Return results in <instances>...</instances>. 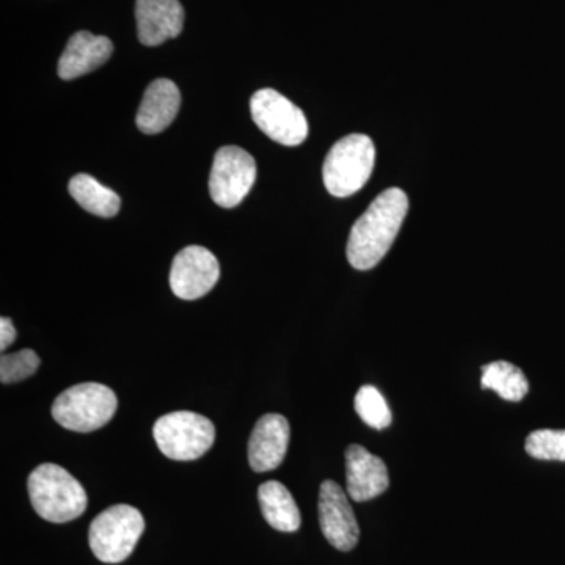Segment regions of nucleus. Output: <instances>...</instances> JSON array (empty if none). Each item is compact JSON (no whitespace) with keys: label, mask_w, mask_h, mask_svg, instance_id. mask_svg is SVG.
Wrapping results in <instances>:
<instances>
[{"label":"nucleus","mask_w":565,"mask_h":565,"mask_svg":"<svg viewBox=\"0 0 565 565\" xmlns=\"http://www.w3.org/2000/svg\"><path fill=\"white\" fill-rule=\"evenodd\" d=\"M408 211L407 193L392 188L370 204L349 234L348 259L353 269L370 270L390 252Z\"/></svg>","instance_id":"nucleus-1"},{"label":"nucleus","mask_w":565,"mask_h":565,"mask_svg":"<svg viewBox=\"0 0 565 565\" xmlns=\"http://www.w3.org/2000/svg\"><path fill=\"white\" fill-rule=\"evenodd\" d=\"M28 487L33 509L47 522L68 523L87 509L84 487L61 465H39L29 476Z\"/></svg>","instance_id":"nucleus-2"},{"label":"nucleus","mask_w":565,"mask_h":565,"mask_svg":"<svg viewBox=\"0 0 565 565\" xmlns=\"http://www.w3.org/2000/svg\"><path fill=\"white\" fill-rule=\"evenodd\" d=\"M375 163L374 141L364 134H351L333 145L323 162V184L330 195L348 199L362 191Z\"/></svg>","instance_id":"nucleus-3"},{"label":"nucleus","mask_w":565,"mask_h":565,"mask_svg":"<svg viewBox=\"0 0 565 565\" xmlns=\"http://www.w3.org/2000/svg\"><path fill=\"white\" fill-rule=\"evenodd\" d=\"M117 407V394L109 386L87 382L65 390L52 405V416L65 429L93 433L114 418Z\"/></svg>","instance_id":"nucleus-4"},{"label":"nucleus","mask_w":565,"mask_h":565,"mask_svg":"<svg viewBox=\"0 0 565 565\" xmlns=\"http://www.w3.org/2000/svg\"><path fill=\"white\" fill-rule=\"evenodd\" d=\"M145 531L143 515L129 504L106 509L90 525L88 542L93 555L102 563L118 564L128 559Z\"/></svg>","instance_id":"nucleus-5"},{"label":"nucleus","mask_w":565,"mask_h":565,"mask_svg":"<svg viewBox=\"0 0 565 565\" xmlns=\"http://www.w3.org/2000/svg\"><path fill=\"white\" fill-rule=\"evenodd\" d=\"M152 435L163 456L189 462L210 451L215 440V427L206 416L193 412H173L156 422Z\"/></svg>","instance_id":"nucleus-6"},{"label":"nucleus","mask_w":565,"mask_h":565,"mask_svg":"<svg viewBox=\"0 0 565 565\" xmlns=\"http://www.w3.org/2000/svg\"><path fill=\"white\" fill-rule=\"evenodd\" d=\"M253 121L269 139L285 147H299L307 140L308 121L300 107L273 88L258 90L250 99Z\"/></svg>","instance_id":"nucleus-7"},{"label":"nucleus","mask_w":565,"mask_h":565,"mask_svg":"<svg viewBox=\"0 0 565 565\" xmlns=\"http://www.w3.org/2000/svg\"><path fill=\"white\" fill-rule=\"evenodd\" d=\"M256 181V162L239 147H223L215 152L210 177L212 200L225 210L243 203Z\"/></svg>","instance_id":"nucleus-8"},{"label":"nucleus","mask_w":565,"mask_h":565,"mask_svg":"<svg viewBox=\"0 0 565 565\" xmlns=\"http://www.w3.org/2000/svg\"><path fill=\"white\" fill-rule=\"evenodd\" d=\"M221 264L214 253L200 245L182 248L170 270V288L182 300L202 299L217 285Z\"/></svg>","instance_id":"nucleus-9"},{"label":"nucleus","mask_w":565,"mask_h":565,"mask_svg":"<svg viewBox=\"0 0 565 565\" xmlns=\"http://www.w3.org/2000/svg\"><path fill=\"white\" fill-rule=\"evenodd\" d=\"M319 525L329 544L340 552H351L359 544L360 526L348 494L330 479L319 490Z\"/></svg>","instance_id":"nucleus-10"},{"label":"nucleus","mask_w":565,"mask_h":565,"mask_svg":"<svg viewBox=\"0 0 565 565\" xmlns=\"http://www.w3.org/2000/svg\"><path fill=\"white\" fill-rule=\"evenodd\" d=\"M288 419L282 415L267 414L258 419L248 441V462L256 473L275 470L285 460L288 451Z\"/></svg>","instance_id":"nucleus-11"},{"label":"nucleus","mask_w":565,"mask_h":565,"mask_svg":"<svg viewBox=\"0 0 565 565\" xmlns=\"http://www.w3.org/2000/svg\"><path fill=\"white\" fill-rule=\"evenodd\" d=\"M345 479L348 494L356 503L373 500L390 486L384 460L360 445H351L345 451Z\"/></svg>","instance_id":"nucleus-12"},{"label":"nucleus","mask_w":565,"mask_h":565,"mask_svg":"<svg viewBox=\"0 0 565 565\" xmlns=\"http://www.w3.org/2000/svg\"><path fill=\"white\" fill-rule=\"evenodd\" d=\"M137 32L145 46H159L177 39L184 28V9L180 0H137Z\"/></svg>","instance_id":"nucleus-13"},{"label":"nucleus","mask_w":565,"mask_h":565,"mask_svg":"<svg viewBox=\"0 0 565 565\" xmlns=\"http://www.w3.org/2000/svg\"><path fill=\"white\" fill-rule=\"evenodd\" d=\"M111 52L114 43L107 36L93 35L87 31L74 33L58 62V76L63 81L85 76L109 61Z\"/></svg>","instance_id":"nucleus-14"},{"label":"nucleus","mask_w":565,"mask_h":565,"mask_svg":"<svg viewBox=\"0 0 565 565\" xmlns=\"http://www.w3.org/2000/svg\"><path fill=\"white\" fill-rule=\"evenodd\" d=\"M181 93L173 81L156 79L148 85L137 111V128L147 136L166 131L177 118Z\"/></svg>","instance_id":"nucleus-15"},{"label":"nucleus","mask_w":565,"mask_h":565,"mask_svg":"<svg viewBox=\"0 0 565 565\" xmlns=\"http://www.w3.org/2000/svg\"><path fill=\"white\" fill-rule=\"evenodd\" d=\"M258 501L266 522L274 530L294 533L299 530L302 519L291 492L281 482L267 481L258 489Z\"/></svg>","instance_id":"nucleus-16"},{"label":"nucleus","mask_w":565,"mask_h":565,"mask_svg":"<svg viewBox=\"0 0 565 565\" xmlns=\"http://www.w3.org/2000/svg\"><path fill=\"white\" fill-rule=\"evenodd\" d=\"M68 191L71 196L84 207L98 217H115L120 211L121 199L117 192L103 185L87 173H79L70 181Z\"/></svg>","instance_id":"nucleus-17"},{"label":"nucleus","mask_w":565,"mask_h":565,"mask_svg":"<svg viewBox=\"0 0 565 565\" xmlns=\"http://www.w3.org/2000/svg\"><path fill=\"white\" fill-rule=\"evenodd\" d=\"M481 386L493 390L509 403H520L530 392L526 375L509 362H493L482 366Z\"/></svg>","instance_id":"nucleus-18"},{"label":"nucleus","mask_w":565,"mask_h":565,"mask_svg":"<svg viewBox=\"0 0 565 565\" xmlns=\"http://www.w3.org/2000/svg\"><path fill=\"white\" fill-rule=\"evenodd\" d=\"M355 412L364 424L382 430L393 422V414L385 397L373 385H364L355 394Z\"/></svg>","instance_id":"nucleus-19"},{"label":"nucleus","mask_w":565,"mask_h":565,"mask_svg":"<svg viewBox=\"0 0 565 565\" xmlns=\"http://www.w3.org/2000/svg\"><path fill=\"white\" fill-rule=\"evenodd\" d=\"M525 449L534 459L565 462V430H534L527 435Z\"/></svg>","instance_id":"nucleus-20"},{"label":"nucleus","mask_w":565,"mask_h":565,"mask_svg":"<svg viewBox=\"0 0 565 565\" xmlns=\"http://www.w3.org/2000/svg\"><path fill=\"white\" fill-rule=\"evenodd\" d=\"M40 356L31 349H22L14 353H3L0 359V382L17 384L36 373L40 367Z\"/></svg>","instance_id":"nucleus-21"},{"label":"nucleus","mask_w":565,"mask_h":565,"mask_svg":"<svg viewBox=\"0 0 565 565\" xmlns=\"http://www.w3.org/2000/svg\"><path fill=\"white\" fill-rule=\"evenodd\" d=\"M14 340H17V329H14L11 319L3 316L0 319V349L6 351L9 345L14 343Z\"/></svg>","instance_id":"nucleus-22"}]
</instances>
